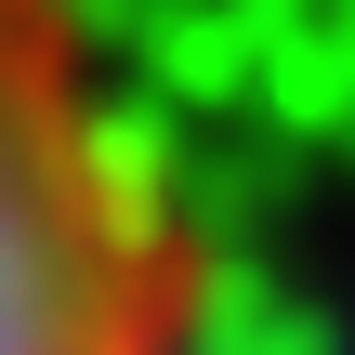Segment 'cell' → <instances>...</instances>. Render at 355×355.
Here are the masks:
<instances>
[{
    "mask_svg": "<svg viewBox=\"0 0 355 355\" xmlns=\"http://www.w3.org/2000/svg\"><path fill=\"white\" fill-rule=\"evenodd\" d=\"M211 250L92 0H0V355H198Z\"/></svg>",
    "mask_w": 355,
    "mask_h": 355,
    "instance_id": "obj_1",
    "label": "cell"
}]
</instances>
